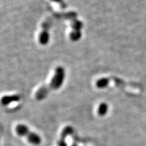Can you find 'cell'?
<instances>
[{
    "instance_id": "6",
    "label": "cell",
    "mask_w": 146,
    "mask_h": 146,
    "mask_svg": "<svg viewBox=\"0 0 146 146\" xmlns=\"http://www.w3.org/2000/svg\"><path fill=\"white\" fill-rule=\"evenodd\" d=\"M21 99V97L19 95H12V96H3L1 100V103L3 106H7L12 103V102H17L20 101Z\"/></svg>"
},
{
    "instance_id": "2",
    "label": "cell",
    "mask_w": 146,
    "mask_h": 146,
    "mask_svg": "<svg viewBox=\"0 0 146 146\" xmlns=\"http://www.w3.org/2000/svg\"><path fill=\"white\" fill-rule=\"evenodd\" d=\"M15 131L18 135L26 138L29 143L36 145H39L41 143V139L39 135L31 131L29 128L26 125L23 124L18 125L15 128Z\"/></svg>"
},
{
    "instance_id": "4",
    "label": "cell",
    "mask_w": 146,
    "mask_h": 146,
    "mask_svg": "<svg viewBox=\"0 0 146 146\" xmlns=\"http://www.w3.org/2000/svg\"><path fill=\"white\" fill-rule=\"evenodd\" d=\"M70 25L72 31L70 33V39L72 41H77L82 36L81 30L83 26V23L76 18H74L71 21Z\"/></svg>"
},
{
    "instance_id": "1",
    "label": "cell",
    "mask_w": 146,
    "mask_h": 146,
    "mask_svg": "<svg viewBox=\"0 0 146 146\" xmlns=\"http://www.w3.org/2000/svg\"><path fill=\"white\" fill-rule=\"evenodd\" d=\"M66 76L65 70L63 67L58 66L55 70V73L48 85L41 87L36 91V100L41 101L46 98L50 91L60 89L64 81Z\"/></svg>"
},
{
    "instance_id": "8",
    "label": "cell",
    "mask_w": 146,
    "mask_h": 146,
    "mask_svg": "<svg viewBox=\"0 0 146 146\" xmlns=\"http://www.w3.org/2000/svg\"><path fill=\"white\" fill-rule=\"evenodd\" d=\"M52 1H54V2L59 3V4L61 5V7L62 8H66V3L64 2V0H52Z\"/></svg>"
},
{
    "instance_id": "5",
    "label": "cell",
    "mask_w": 146,
    "mask_h": 146,
    "mask_svg": "<svg viewBox=\"0 0 146 146\" xmlns=\"http://www.w3.org/2000/svg\"><path fill=\"white\" fill-rule=\"evenodd\" d=\"M74 131V129L70 126H67L63 131H62L60 137L59 139V141L58 142V146H67V144L66 143V139L69 135H71Z\"/></svg>"
},
{
    "instance_id": "3",
    "label": "cell",
    "mask_w": 146,
    "mask_h": 146,
    "mask_svg": "<svg viewBox=\"0 0 146 146\" xmlns=\"http://www.w3.org/2000/svg\"><path fill=\"white\" fill-rule=\"evenodd\" d=\"M54 21L52 17H48L42 23V29L39 35L40 44L45 45L50 41V30L52 27Z\"/></svg>"
},
{
    "instance_id": "7",
    "label": "cell",
    "mask_w": 146,
    "mask_h": 146,
    "mask_svg": "<svg viewBox=\"0 0 146 146\" xmlns=\"http://www.w3.org/2000/svg\"><path fill=\"white\" fill-rule=\"evenodd\" d=\"M108 111V105L105 102L100 104L98 109V114L100 116H104L107 114Z\"/></svg>"
}]
</instances>
